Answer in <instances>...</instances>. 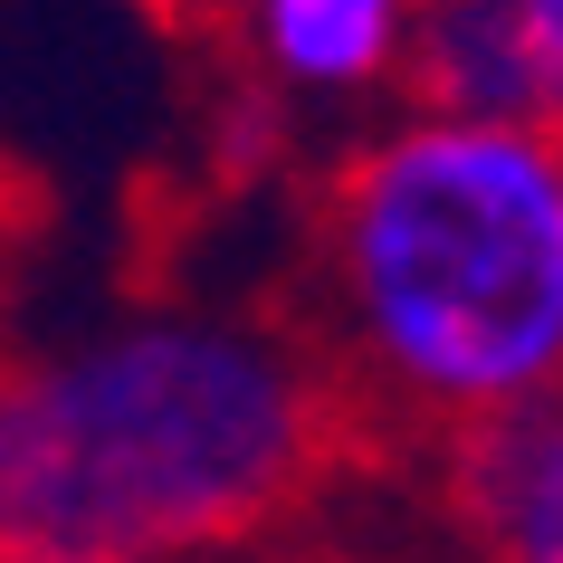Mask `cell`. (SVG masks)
<instances>
[{
    "instance_id": "6da1fadb",
    "label": "cell",
    "mask_w": 563,
    "mask_h": 563,
    "mask_svg": "<svg viewBox=\"0 0 563 563\" xmlns=\"http://www.w3.org/2000/svg\"><path fill=\"white\" fill-rule=\"evenodd\" d=\"M363 449L287 306H124L10 363L0 554L220 563L277 534Z\"/></svg>"
},
{
    "instance_id": "7a4b0ae2",
    "label": "cell",
    "mask_w": 563,
    "mask_h": 563,
    "mask_svg": "<svg viewBox=\"0 0 563 563\" xmlns=\"http://www.w3.org/2000/svg\"><path fill=\"white\" fill-rule=\"evenodd\" d=\"M287 316L316 334L363 440L420 459L563 391V134L430 115L325 153L297 201Z\"/></svg>"
},
{
    "instance_id": "3957f363",
    "label": "cell",
    "mask_w": 563,
    "mask_h": 563,
    "mask_svg": "<svg viewBox=\"0 0 563 563\" xmlns=\"http://www.w3.org/2000/svg\"><path fill=\"white\" fill-rule=\"evenodd\" d=\"M459 563H563V391L430 459Z\"/></svg>"
},
{
    "instance_id": "277c9868",
    "label": "cell",
    "mask_w": 563,
    "mask_h": 563,
    "mask_svg": "<svg viewBox=\"0 0 563 563\" xmlns=\"http://www.w3.org/2000/svg\"><path fill=\"white\" fill-rule=\"evenodd\" d=\"M239 58L258 96L297 106H354V96H401L420 38V0H230Z\"/></svg>"
},
{
    "instance_id": "5b68a950",
    "label": "cell",
    "mask_w": 563,
    "mask_h": 563,
    "mask_svg": "<svg viewBox=\"0 0 563 563\" xmlns=\"http://www.w3.org/2000/svg\"><path fill=\"white\" fill-rule=\"evenodd\" d=\"M516 58H526V124L563 134V0H516Z\"/></svg>"
}]
</instances>
